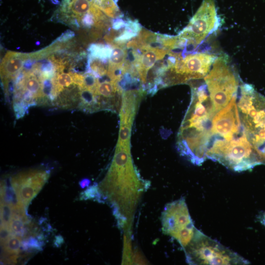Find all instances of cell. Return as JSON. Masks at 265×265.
Wrapping results in <instances>:
<instances>
[{
  "instance_id": "4",
  "label": "cell",
  "mask_w": 265,
  "mask_h": 265,
  "mask_svg": "<svg viewBox=\"0 0 265 265\" xmlns=\"http://www.w3.org/2000/svg\"><path fill=\"white\" fill-rule=\"evenodd\" d=\"M161 221L164 233L176 239L184 249L190 242L197 230L184 198L166 205Z\"/></svg>"
},
{
  "instance_id": "5",
  "label": "cell",
  "mask_w": 265,
  "mask_h": 265,
  "mask_svg": "<svg viewBox=\"0 0 265 265\" xmlns=\"http://www.w3.org/2000/svg\"><path fill=\"white\" fill-rule=\"evenodd\" d=\"M213 0H204L187 26L178 35L186 40V48L194 50L219 26Z\"/></svg>"
},
{
  "instance_id": "20",
  "label": "cell",
  "mask_w": 265,
  "mask_h": 265,
  "mask_svg": "<svg viewBox=\"0 0 265 265\" xmlns=\"http://www.w3.org/2000/svg\"><path fill=\"white\" fill-rule=\"evenodd\" d=\"M74 33L71 30H67L65 33L62 34L57 39V42H65L72 38Z\"/></svg>"
},
{
  "instance_id": "22",
  "label": "cell",
  "mask_w": 265,
  "mask_h": 265,
  "mask_svg": "<svg viewBox=\"0 0 265 265\" xmlns=\"http://www.w3.org/2000/svg\"><path fill=\"white\" fill-rule=\"evenodd\" d=\"M90 183V181L88 179H83L80 180L79 182L80 186L81 188H84L88 186Z\"/></svg>"
},
{
  "instance_id": "2",
  "label": "cell",
  "mask_w": 265,
  "mask_h": 265,
  "mask_svg": "<svg viewBox=\"0 0 265 265\" xmlns=\"http://www.w3.org/2000/svg\"><path fill=\"white\" fill-rule=\"evenodd\" d=\"M204 80L214 113L230 102L241 82L227 56L224 55L216 57Z\"/></svg>"
},
{
  "instance_id": "14",
  "label": "cell",
  "mask_w": 265,
  "mask_h": 265,
  "mask_svg": "<svg viewBox=\"0 0 265 265\" xmlns=\"http://www.w3.org/2000/svg\"><path fill=\"white\" fill-rule=\"evenodd\" d=\"M118 87L117 82L112 81H105L98 84L96 94L105 97H113Z\"/></svg>"
},
{
  "instance_id": "7",
  "label": "cell",
  "mask_w": 265,
  "mask_h": 265,
  "mask_svg": "<svg viewBox=\"0 0 265 265\" xmlns=\"http://www.w3.org/2000/svg\"><path fill=\"white\" fill-rule=\"evenodd\" d=\"M49 177L43 170H31L19 173L11 178L10 183L26 208L37 194Z\"/></svg>"
},
{
  "instance_id": "15",
  "label": "cell",
  "mask_w": 265,
  "mask_h": 265,
  "mask_svg": "<svg viewBox=\"0 0 265 265\" xmlns=\"http://www.w3.org/2000/svg\"><path fill=\"white\" fill-rule=\"evenodd\" d=\"M132 125L120 124L119 138L117 145L130 147V138Z\"/></svg>"
},
{
  "instance_id": "13",
  "label": "cell",
  "mask_w": 265,
  "mask_h": 265,
  "mask_svg": "<svg viewBox=\"0 0 265 265\" xmlns=\"http://www.w3.org/2000/svg\"><path fill=\"white\" fill-rule=\"evenodd\" d=\"M22 238L20 236L12 235L4 242L1 243L4 252L18 254L22 246Z\"/></svg>"
},
{
  "instance_id": "1",
  "label": "cell",
  "mask_w": 265,
  "mask_h": 265,
  "mask_svg": "<svg viewBox=\"0 0 265 265\" xmlns=\"http://www.w3.org/2000/svg\"><path fill=\"white\" fill-rule=\"evenodd\" d=\"M206 159L236 172L265 165V96L241 82L230 102L205 121Z\"/></svg>"
},
{
  "instance_id": "21",
  "label": "cell",
  "mask_w": 265,
  "mask_h": 265,
  "mask_svg": "<svg viewBox=\"0 0 265 265\" xmlns=\"http://www.w3.org/2000/svg\"><path fill=\"white\" fill-rule=\"evenodd\" d=\"M63 242L64 240L63 238L61 236H57L55 238L54 245L58 247L61 245Z\"/></svg>"
},
{
  "instance_id": "8",
  "label": "cell",
  "mask_w": 265,
  "mask_h": 265,
  "mask_svg": "<svg viewBox=\"0 0 265 265\" xmlns=\"http://www.w3.org/2000/svg\"><path fill=\"white\" fill-rule=\"evenodd\" d=\"M137 59L134 66L144 87L146 82L148 71L157 61L162 59L170 51L164 48L149 47Z\"/></svg>"
},
{
  "instance_id": "17",
  "label": "cell",
  "mask_w": 265,
  "mask_h": 265,
  "mask_svg": "<svg viewBox=\"0 0 265 265\" xmlns=\"http://www.w3.org/2000/svg\"><path fill=\"white\" fill-rule=\"evenodd\" d=\"M81 23L86 27H90L95 24V19L93 15L90 12L84 14L81 18Z\"/></svg>"
},
{
  "instance_id": "11",
  "label": "cell",
  "mask_w": 265,
  "mask_h": 265,
  "mask_svg": "<svg viewBox=\"0 0 265 265\" xmlns=\"http://www.w3.org/2000/svg\"><path fill=\"white\" fill-rule=\"evenodd\" d=\"M111 50L108 46L92 44L88 48L89 57L107 61L108 59L109 60Z\"/></svg>"
},
{
  "instance_id": "19",
  "label": "cell",
  "mask_w": 265,
  "mask_h": 265,
  "mask_svg": "<svg viewBox=\"0 0 265 265\" xmlns=\"http://www.w3.org/2000/svg\"><path fill=\"white\" fill-rule=\"evenodd\" d=\"M97 189L95 186H91L85 190L81 195V199H87L93 198L97 195Z\"/></svg>"
},
{
  "instance_id": "23",
  "label": "cell",
  "mask_w": 265,
  "mask_h": 265,
  "mask_svg": "<svg viewBox=\"0 0 265 265\" xmlns=\"http://www.w3.org/2000/svg\"><path fill=\"white\" fill-rule=\"evenodd\" d=\"M260 219L262 223L265 226V212L261 215Z\"/></svg>"
},
{
  "instance_id": "10",
  "label": "cell",
  "mask_w": 265,
  "mask_h": 265,
  "mask_svg": "<svg viewBox=\"0 0 265 265\" xmlns=\"http://www.w3.org/2000/svg\"><path fill=\"white\" fill-rule=\"evenodd\" d=\"M127 53L122 45H115L111 50L109 58L108 66L123 69Z\"/></svg>"
},
{
  "instance_id": "18",
  "label": "cell",
  "mask_w": 265,
  "mask_h": 265,
  "mask_svg": "<svg viewBox=\"0 0 265 265\" xmlns=\"http://www.w3.org/2000/svg\"><path fill=\"white\" fill-rule=\"evenodd\" d=\"M11 233L8 226L0 225V243L6 241L11 236Z\"/></svg>"
},
{
  "instance_id": "12",
  "label": "cell",
  "mask_w": 265,
  "mask_h": 265,
  "mask_svg": "<svg viewBox=\"0 0 265 265\" xmlns=\"http://www.w3.org/2000/svg\"><path fill=\"white\" fill-rule=\"evenodd\" d=\"M28 222L27 217H21L13 214L8 227L12 234L22 237L26 233L25 224Z\"/></svg>"
},
{
  "instance_id": "9",
  "label": "cell",
  "mask_w": 265,
  "mask_h": 265,
  "mask_svg": "<svg viewBox=\"0 0 265 265\" xmlns=\"http://www.w3.org/2000/svg\"><path fill=\"white\" fill-rule=\"evenodd\" d=\"M29 58V54L8 52L3 58L0 66V76L4 86L8 81L15 78L22 71L25 62Z\"/></svg>"
},
{
  "instance_id": "6",
  "label": "cell",
  "mask_w": 265,
  "mask_h": 265,
  "mask_svg": "<svg viewBox=\"0 0 265 265\" xmlns=\"http://www.w3.org/2000/svg\"><path fill=\"white\" fill-rule=\"evenodd\" d=\"M217 56L208 52H196L179 57L172 68L182 83L204 79Z\"/></svg>"
},
{
  "instance_id": "16",
  "label": "cell",
  "mask_w": 265,
  "mask_h": 265,
  "mask_svg": "<svg viewBox=\"0 0 265 265\" xmlns=\"http://www.w3.org/2000/svg\"><path fill=\"white\" fill-rule=\"evenodd\" d=\"M13 215V209L11 205L0 202V225L8 226Z\"/></svg>"
},
{
  "instance_id": "3",
  "label": "cell",
  "mask_w": 265,
  "mask_h": 265,
  "mask_svg": "<svg viewBox=\"0 0 265 265\" xmlns=\"http://www.w3.org/2000/svg\"><path fill=\"white\" fill-rule=\"evenodd\" d=\"M190 265H248L249 262L217 240L197 230L184 249Z\"/></svg>"
}]
</instances>
